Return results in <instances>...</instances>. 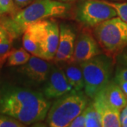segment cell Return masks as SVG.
I'll return each instance as SVG.
<instances>
[{
  "instance_id": "cell-1",
  "label": "cell",
  "mask_w": 127,
  "mask_h": 127,
  "mask_svg": "<svg viewBox=\"0 0 127 127\" xmlns=\"http://www.w3.org/2000/svg\"><path fill=\"white\" fill-rule=\"evenodd\" d=\"M50 106L43 93L8 83H0V113L26 126L43 121Z\"/></svg>"
},
{
  "instance_id": "cell-2",
  "label": "cell",
  "mask_w": 127,
  "mask_h": 127,
  "mask_svg": "<svg viewBox=\"0 0 127 127\" xmlns=\"http://www.w3.org/2000/svg\"><path fill=\"white\" fill-rule=\"evenodd\" d=\"M70 9V5L56 0H35L16 14L8 23V28L14 35L25 32L29 26L50 17L63 16Z\"/></svg>"
},
{
  "instance_id": "cell-3",
  "label": "cell",
  "mask_w": 127,
  "mask_h": 127,
  "mask_svg": "<svg viewBox=\"0 0 127 127\" xmlns=\"http://www.w3.org/2000/svg\"><path fill=\"white\" fill-rule=\"evenodd\" d=\"M88 97L82 91L73 90L58 97L50 106L47 123L51 127H67L86 109Z\"/></svg>"
},
{
  "instance_id": "cell-4",
  "label": "cell",
  "mask_w": 127,
  "mask_h": 127,
  "mask_svg": "<svg viewBox=\"0 0 127 127\" xmlns=\"http://www.w3.org/2000/svg\"><path fill=\"white\" fill-rule=\"evenodd\" d=\"M87 96L93 99L109 82L113 72V61L107 54L101 53L80 64Z\"/></svg>"
},
{
  "instance_id": "cell-5",
  "label": "cell",
  "mask_w": 127,
  "mask_h": 127,
  "mask_svg": "<svg viewBox=\"0 0 127 127\" xmlns=\"http://www.w3.org/2000/svg\"><path fill=\"white\" fill-rule=\"evenodd\" d=\"M94 37L107 55L119 53L127 45V23L117 16L110 18L95 26Z\"/></svg>"
},
{
  "instance_id": "cell-6",
  "label": "cell",
  "mask_w": 127,
  "mask_h": 127,
  "mask_svg": "<svg viewBox=\"0 0 127 127\" xmlns=\"http://www.w3.org/2000/svg\"><path fill=\"white\" fill-rule=\"evenodd\" d=\"M32 34L40 47L42 59H54L58 48L60 29L57 22L42 20L29 26L27 28Z\"/></svg>"
},
{
  "instance_id": "cell-7",
  "label": "cell",
  "mask_w": 127,
  "mask_h": 127,
  "mask_svg": "<svg viewBox=\"0 0 127 127\" xmlns=\"http://www.w3.org/2000/svg\"><path fill=\"white\" fill-rule=\"evenodd\" d=\"M76 19L87 27H95L110 18L117 17L116 10L102 0H83L78 6Z\"/></svg>"
},
{
  "instance_id": "cell-8",
  "label": "cell",
  "mask_w": 127,
  "mask_h": 127,
  "mask_svg": "<svg viewBox=\"0 0 127 127\" xmlns=\"http://www.w3.org/2000/svg\"><path fill=\"white\" fill-rule=\"evenodd\" d=\"M52 65L49 61L32 55L27 63L18 68V71L30 83L40 84L47 81Z\"/></svg>"
},
{
  "instance_id": "cell-9",
  "label": "cell",
  "mask_w": 127,
  "mask_h": 127,
  "mask_svg": "<svg viewBox=\"0 0 127 127\" xmlns=\"http://www.w3.org/2000/svg\"><path fill=\"white\" fill-rule=\"evenodd\" d=\"M73 90L72 86L69 83L62 68L52 64L50 76L43 89L44 95L48 100L55 99Z\"/></svg>"
},
{
  "instance_id": "cell-10",
  "label": "cell",
  "mask_w": 127,
  "mask_h": 127,
  "mask_svg": "<svg viewBox=\"0 0 127 127\" xmlns=\"http://www.w3.org/2000/svg\"><path fill=\"white\" fill-rule=\"evenodd\" d=\"M95 37L87 31L78 35L75 43L73 61L81 64L101 54V49Z\"/></svg>"
},
{
  "instance_id": "cell-11",
  "label": "cell",
  "mask_w": 127,
  "mask_h": 127,
  "mask_svg": "<svg viewBox=\"0 0 127 127\" xmlns=\"http://www.w3.org/2000/svg\"><path fill=\"white\" fill-rule=\"evenodd\" d=\"M60 34L58 48L54 61L55 63H66L73 59L76 43V33L72 28L62 24L59 27Z\"/></svg>"
},
{
  "instance_id": "cell-12",
  "label": "cell",
  "mask_w": 127,
  "mask_h": 127,
  "mask_svg": "<svg viewBox=\"0 0 127 127\" xmlns=\"http://www.w3.org/2000/svg\"><path fill=\"white\" fill-rule=\"evenodd\" d=\"M93 104L100 115L102 127H119L120 122V110L106 102L99 96L96 95L93 98Z\"/></svg>"
},
{
  "instance_id": "cell-13",
  "label": "cell",
  "mask_w": 127,
  "mask_h": 127,
  "mask_svg": "<svg viewBox=\"0 0 127 127\" xmlns=\"http://www.w3.org/2000/svg\"><path fill=\"white\" fill-rule=\"evenodd\" d=\"M97 95L107 104L119 110L127 104V96L114 81H111Z\"/></svg>"
},
{
  "instance_id": "cell-14",
  "label": "cell",
  "mask_w": 127,
  "mask_h": 127,
  "mask_svg": "<svg viewBox=\"0 0 127 127\" xmlns=\"http://www.w3.org/2000/svg\"><path fill=\"white\" fill-rule=\"evenodd\" d=\"M62 70L66 75V77L72 86L73 90L82 91L84 89L85 82L80 64L74 61L66 62Z\"/></svg>"
},
{
  "instance_id": "cell-15",
  "label": "cell",
  "mask_w": 127,
  "mask_h": 127,
  "mask_svg": "<svg viewBox=\"0 0 127 127\" xmlns=\"http://www.w3.org/2000/svg\"><path fill=\"white\" fill-rule=\"evenodd\" d=\"M31 55L24 47L11 51L7 58V65L9 66H17L26 64L31 59Z\"/></svg>"
},
{
  "instance_id": "cell-16",
  "label": "cell",
  "mask_w": 127,
  "mask_h": 127,
  "mask_svg": "<svg viewBox=\"0 0 127 127\" xmlns=\"http://www.w3.org/2000/svg\"><path fill=\"white\" fill-rule=\"evenodd\" d=\"M23 47L32 55H35L36 57L42 58L40 47L35 37L32 35V34L28 29H26L24 32L23 37Z\"/></svg>"
},
{
  "instance_id": "cell-17",
  "label": "cell",
  "mask_w": 127,
  "mask_h": 127,
  "mask_svg": "<svg viewBox=\"0 0 127 127\" xmlns=\"http://www.w3.org/2000/svg\"><path fill=\"white\" fill-rule=\"evenodd\" d=\"M85 109L86 112V127H102L100 114L95 107L93 102H89Z\"/></svg>"
},
{
  "instance_id": "cell-18",
  "label": "cell",
  "mask_w": 127,
  "mask_h": 127,
  "mask_svg": "<svg viewBox=\"0 0 127 127\" xmlns=\"http://www.w3.org/2000/svg\"><path fill=\"white\" fill-rule=\"evenodd\" d=\"M102 1L106 4L111 6L112 7H113L117 13V16L127 23V2L110 1L107 0Z\"/></svg>"
},
{
  "instance_id": "cell-19",
  "label": "cell",
  "mask_w": 127,
  "mask_h": 127,
  "mask_svg": "<svg viewBox=\"0 0 127 127\" xmlns=\"http://www.w3.org/2000/svg\"><path fill=\"white\" fill-rule=\"evenodd\" d=\"M24 124L11 116L0 113V127H24Z\"/></svg>"
},
{
  "instance_id": "cell-20",
  "label": "cell",
  "mask_w": 127,
  "mask_h": 127,
  "mask_svg": "<svg viewBox=\"0 0 127 127\" xmlns=\"http://www.w3.org/2000/svg\"><path fill=\"white\" fill-rule=\"evenodd\" d=\"M86 109H84L79 115H78L76 118L73 120L68 127H86Z\"/></svg>"
},
{
  "instance_id": "cell-21",
  "label": "cell",
  "mask_w": 127,
  "mask_h": 127,
  "mask_svg": "<svg viewBox=\"0 0 127 127\" xmlns=\"http://www.w3.org/2000/svg\"><path fill=\"white\" fill-rule=\"evenodd\" d=\"M0 6L2 14L11 13L15 9L14 0H0Z\"/></svg>"
},
{
  "instance_id": "cell-22",
  "label": "cell",
  "mask_w": 127,
  "mask_h": 127,
  "mask_svg": "<svg viewBox=\"0 0 127 127\" xmlns=\"http://www.w3.org/2000/svg\"><path fill=\"white\" fill-rule=\"evenodd\" d=\"M114 79L127 81V67L119 64L115 71Z\"/></svg>"
},
{
  "instance_id": "cell-23",
  "label": "cell",
  "mask_w": 127,
  "mask_h": 127,
  "mask_svg": "<svg viewBox=\"0 0 127 127\" xmlns=\"http://www.w3.org/2000/svg\"><path fill=\"white\" fill-rule=\"evenodd\" d=\"M117 61L119 64L127 67V45L119 52L117 57Z\"/></svg>"
},
{
  "instance_id": "cell-24",
  "label": "cell",
  "mask_w": 127,
  "mask_h": 127,
  "mask_svg": "<svg viewBox=\"0 0 127 127\" xmlns=\"http://www.w3.org/2000/svg\"><path fill=\"white\" fill-rule=\"evenodd\" d=\"M120 122L122 127H127V104L120 112Z\"/></svg>"
},
{
  "instance_id": "cell-25",
  "label": "cell",
  "mask_w": 127,
  "mask_h": 127,
  "mask_svg": "<svg viewBox=\"0 0 127 127\" xmlns=\"http://www.w3.org/2000/svg\"><path fill=\"white\" fill-rule=\"evenodd\" d=\"M14 1L16 6L21 9V8H24V7L27 6L28 5L31 4L32 2L34 1L35 0H14Z\"/></svg>"
},
{
  "instance_id": "cell-26",
  "label": "cell",
  "mask_w": 127,
  "mask_h": 127,
  "mask_svg": "<svg viewBox=\"0 0 127 127\" xmlns=\"http://www.w3.org/2000/svg\"><path fill=\"white\" fill-rule=\"evenodd\" d=\"M114 81L118 84L121 89L122 90L124 93L127 96V81L124 80H120V79H114Z\"/></svg>"
},
{
  "instance_id": "cell-27",
  "label": "cell",
  "mask_w": 127,
  "mask_h": 127,
  "mask_svg": "<svg viewBox=\"0 0 127 127\" xmlns=\"http://www.w3.org/2000/svg\"><path fill=\"white\" fill-rule=\"evenodd\" d=\"M10 40V37L7 32L5 31L4 28L0 26V43L3 42L6 40Z\"/></svg>"
},
{
  "instance_id": "cell-28",
  "label": "cell",
  "mask_w": 127,
  "mask_h": 127,
  "mask_svg": "<svg viewBox=\"0 0 127 127\" xmlns=\"http://www.w3.org/2000/svg\"><path fill=\"white\" fill-rule=\"evenodd\" d=\"M107 1H122V0H107Z\"/></svg>"
},
{
  "instance_id": "cell-29",
  "label": "cell",
  "mask_w": 127,
  "mask_h": 127,
  "mask_svg": "<svg viewBox=\"0 0 127 127\" xmlns=\"http://www.w3.org/2000/svg\"><path fill=\"white\" fill-rule=\"evenodd\" d=\"M1 14H1V6H0V15H1Z\"/></svg>"
}]
</instances>
